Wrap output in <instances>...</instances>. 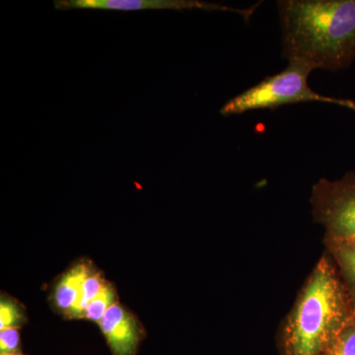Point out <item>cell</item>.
<instances>
[{
	"label": "cell",
	"instance_id": "8",
	"mask_svg": "<svg viewBox=\"0 0 355 355\" xmlns=\"http://www.w3.org/2000/svg\"><path fill=\"white\" fill-rule=\"evenodd\" d=\"M326 253L335 263L355 315V243L324 241Z\"/></svg>",
	"mask_w": 355,
	"mask_h": 355
},
{
	"label": "cell",
	"instance_id": "12",
	"mask_svg": "<svg viewBox=\"0 0 355 355\" xmlns=\"http://www.w3.org/2000/svg\"><path fill=\"white\" fill-rule=\"evenodd\" d=\"M26 321L21 306L12 299L1 298L0 302V331L9 328L19 329Z\"/></svg>",
	"mask_w": 355,
	"mask_h": 355
},
{
	"label": "cell",
	"instance_id": "4",
	"mask_svg": "<svg viewBox=\"0 0 355 355\" xmlns=\"http://www.w3.org/2000/svg\"><path fill=\"white\" fill-rule=\"evenodd\" d=\"M312 216L324 228V241L355 243V172L313 184Z\"/></svg>",
	"mask_w": 355,
	"mask_h": 355
},
{
	"label": "cell",
	"instance_id": "11",
	"mask_svg": "<svg viewBox=\"0 0 355 355\" xmlns=\"http://www.w3.org/2000/svg\"><path fill=\"white\" fill-rule=\"evenodd\" d=\"M324 355H355V315Z\"/></svg>",
	"mask_w": 355,
	"mask_h": 355
},
{
	"label": "cell",
	"instance_id": "6",
	"mask_svg": "<svg viewBox=\"0 0 355 355\" xmlns=\"http://www.w3.org/2000/svg\"><path fill=\"white\" fill-rule=\"evenodd\" d=\"M112 355H137L146 336L137 317L118 302L114 303L100 321Z\"/></svg>",
	"mask_w": 355,
	"mask_h": 355
},
{
	"label": "cell",
	"instance_id": "2",
	"mask_svg": "<svg viewBox=\"0 0 355 355\" xmlns=\"http://www.w3.org/2000/svg\"><path fill=\"white\" fill-rule=\"evenodd\" d=\"M354 316L335 263L326 253L301 287L277 335L280 355H324Z\"/></svg>",
	"mask_w": 355,
	"mask_h": 355
},
{
	"label": "cell",
	"instance_id": "1",
	"mask_svg": "<svg viewBox=\"0 0 355 355\" xmlns=\"http://www.w3.org/2000/svg\"><path fill=\"white\" fill-rule=\"evenodd\" d=\"M282 57L340 71L355 60V0L277 1Z\"/></svg>",
	"mask_w": 355,
	"mask_h": 355
},
{
	"label": "cell",
	"instance_id": "13",
	"mask_svg": "<svg viewBox=\"0 0 355 355\" xmlns=\"http://www.w3.org/2000/svg\"><path fill=\"white\" fill-rule=\"evenodd\" d=\"M21 352L19 329L9 328L0 331V355Z\"/></svg>",
	"mask_w": 355,
	"mask_h": 355
},
{
	"label": "cell",
	"instance_id": "14",
	"mask_svg": "<svg viewBox=\"0 0 355 355\" xmlns=\"http://www.w3.org/2000/svg\"><path fill=\"white\" fill-rule=\"evenodd\" d=\"M6 355H24V354H23L22 352H18V354H6Z\"/></svg>",
	"mask_w": 355,
	"mask_h": 355
},
{
	"label": "cell",
	"instance_id": "5",
	"mask_svg": "<svg viewBox=\"0 0 355 355\" xmlns=\"http://www.w3.org/2000/svg\"><path fill=\"white\" fill-rule=\"evenodd\" d=\"M58 10L69 9H107V10L135 11L144 9H172V10H187V9H202L207 11H230L239 14L245 21H249L260 4H254L250 8H234L209 3L197 0H60L55 1Z\"/></svg>",
	"mask_w": 355,
	"mask_h": 355
},
{
	"label": "cell",
	"instance_id": "7",
	"mask_svg": "<svg viewBox=\"0 0 355 355\" xmlns=\"http://www.w3.org/2000/svg\"><path fill=\"white\" fill-rule=\"evenodd\" d=\"M94 272L91 263L83 261L72 266L58 280L53 293V305L67 315L76 304L84 282Z\"/></svg>",
	"mask_w": 355,
	"mask_h": 355
},
{
	"label": "cell",
	"instance_id": "3",
	"mask_svg": "<svg viewBox=\"0 0 355 355\" xmlns=\"http://www.w3.org/2000/svg\"><path fill=\"white\" fill-rule=\"evenodd\" d=\"M314 69L302 62H288L279 73L266 77L253 87L231 98L222 106V116H236L257 110H275L296 103H331L355 112V101L329 97L311 89L308 78Z\"/></svg>",
	"mask_w": 355,
	"mask_h": 355
},
{
	"label": "cell",
	"instance_id": "9",
	"mask_svg": "<svg viewBox=\"0 0 355 355\" xmlns=\"http://www.w3.org/2000/svg\"><path fill=\"white\" fill-rule=\"evenodd\" d=\"M106 282L107 280L102 277V273L95 272V270L91 273L87 279L84 282L76 304L67 313V317L71 318V319H83L91 301L102 291L103 286Z\"/></svg>",
	"mask_w": 355,
	"mask_h": 355
},
{
	"label": "cell",
	"instance_id": "10",
	"mask_svg": "<svg viewBox=\"0 0 355 355\" xmlns=\"http://www.w3.org/2000/svg\"><path fill=\"white\" fill-rule=\"evenodd\" d=\"M116 302L118 301H116V289L107 282L105 286H103L102 291L91 301L85 311V314H84V319L100 323L107 311Z\"/></svg>",
	"mask_w": 355,
	"mask_h": 355
}]
</instances>
